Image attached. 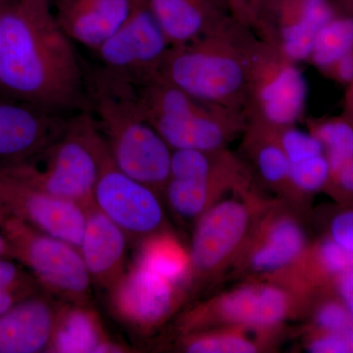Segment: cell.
Returning a JSON list of instances; mask_svg holds the SVG:
<instances>
[{
    "label": "cell",
    "instance_id": "cell-8",
    "mask_svg": "<svg viewBox=\"0 0 353 353\" xmlns=\"http://www.w3.org/2000/svg\"><path fill=\"white\" fill-rule=\"evenodd\" d=\"M94 203L137 243L163 232L165 215L157 192L121 171L105 145Z\"/></svg>",
    "mask_w": 353,
    "mask_h": 353
},
{
    "label": "cell",
    "instance_id": "cell-34",
    "mask_svg": "<svg viewBox=\"0 0 353 353\" xmlns=\"http://www.w3.org/2000/svg\"><path fill=\"white\" fill-rule=\"evenodd\" d=\"M332 240L353 252V210L343 211L331 223Z\"/></svg>",
    "mask_w": 353,
    "mask_h": 353
},
{
    "label": "cell",
    "instance_id": "cell-12",
    "mask_svg": "<svg viewBox=\"0 0 353 353\" xmlns=\"http://www.w3.org/2000/svg\"><path fill=\"white\" fill-rule=\"evenodd\" d=\"M252 224L245 202H215L197 219L190 252V275L202 277L219 268L243 241Z\"/></svg>",
    "mask_w": 353,
    "mask_h": 353
},
{
    "label": "cell",
    "instance_id": "cell-38",
    "mask_svg": "<svg viewBox=\"0 0 353 353\" xmlns=\"http://www.w3.org/2000/svg\"><path fill=\"white\" fill-rule=\"evenodd\" d=\"M17 292L10 290H0V316L17 303Z\"/></svg>",
    "mask_w": 353,
    "mask_h": 353
},
{
    "label": "cell",
    "instance_id": "cell-25",
    "mask_svg": "<svg viewBox=\"0 0 353 353\" xmlns=\"http://www.w3.org/2000/svg\"><path fill=\"white\" fill-rule=\"evenodd\" d=\"M183 348L190 353H252L257 352L253 341L240 334H187Z\"/></svg>",
    "mask_w": 353,
    "mask_h": 353
},
{
    "label": "cell",
    "instance_id": "cell-1",
    "mask_svg": "<svg viewBox=\"0 0 353 353\" xmlns=\"http://www.w3.org/2000/svg\"><path fill=\"white\" fill-rule=\"evenodd\" d=\"M0 97L65 116L90 110L87 69L50 0H0Z\"/></svg>",
    "mask_w": 353,
    "mask_h": 353
},
{
    "label": "cell",
    "instance_id": "cell-14",
    "mask_svg": "<svg viewBox=\"0 0 353 353\" xmlns=\"http://www.w3.org/2000/svg\"><path fill=\"white\" fill-rule=\"evenodd\" d=\"M85 211V230L79 252L92 285L108 292L127 269L129 239L94 203Z\"/></svg>",
    "mask_w": 353,
    "mask_h": 353
},
{
    "label": "cell",
    "instance_id": "cell-10",
    "mask_svg": "<svg viewBox=\"0 0 353 353\" xmlns=\"http://www.w3.org/2000/svg\"><path fill=\"white\" fill-rule=\"evenodd\" d=\"M0 213H8L79 250L85 211L76 202L60 199L26 182L0 166Z\"/></svg>",
    "mask_w": 353,
    "mask_h": 353
},
{
    "label": "cell",
    "instance_id": "cell-29",
    "mask_svg": "<svg viewBox=\"0 0 353 353\" xmlns=\"http://www.w3.org/2000/svg\"><path fill=\"white\" fill-rule=\"evenodd\" d=\"M290 163L324 154V146L314 134H307L296 129H285L279 141Z\"/></svg>",
    "mask_w": 353,
    "mask_h": 353
},
{
    "label": "cell",
    "instance_id": "cell-30",
    "mask_svg": "<svg viewBox=\"0 0 353 353\" xmlns=\"http://www.w3.org/2000/svg\"><path fill=\"white\" fill-rule=\"evenodd\" d=\"M256 163L261 176L270 183L290 181V162L278 143H267L259 148Z\"/></svg>",
    "mask_w": 353,
    "mask_h": 353
},
{
    "label": "cell",
    "instance_id": "cell-7",
    "mask_svg": "<svg viewBox=\"0 0 353 353\" xmlns=\"http://www.w3.org/2000/svg\"><path fill=\"white\" fill-rule=\"evenodd\" d=\"M172 46L148 0H132L126 19L94 51L106 75L137 85L159 73Z\"/></svg>",
    "mask_w": 353,
    "mask_h": 353
},
{
    "label": "cell",
    "instance_id": "cell-24",
    "mask_svg": "<svg viewBox=\"0 0 353 353\" xmlns=\"http://www.w3.org/2000/svg\"><path fill=\"white\" fill-rule=\"evenodd\" d=\"M353 50V19L331 20L316 34L311 58L321 68L334 65Z\"/></svg>",
    "mask_w": 353,
    "mask_h": 353
},
{
    "label": "cell",
    "instance_id": "cell-26",
    "mask_svg": "<svg viewBox=\"0 0 353 353\" xmlns=\"http://www.w3.org/2000/svg\"><path fill=\"white\" fill-rule=\"evenodd\" d=\"M314 134L327 152L331 175L353 158V128L347 123H324L316 129Z\"/></svg>",
    "mask_w": 353,
    "mask_h": 353
},
{
    "label": "cell",
    "instance_id": "cell-23",
    "mask_svg": "<svg viewBox=\"0 0 353 353\" xmlns=\"http://www.w3.org/2000/svg\"><path fill=\"white\" fill-rule=\"evenodd\" d=\"M220 176L211 179H174L165 190L171 208L183 219H199L219 194Z\"/></svg>",
    "mask_w": 353,
    "mask_h": 353
},
{
    "label": "cell",
    "instance_id": "cell-6",
    "mask_svg": "<svg viewBox=\"0 0 353 353\" xmlns=\"http://www.w3.org/2000/svg\"><path fill=\"white\" fill-rule=\"evenodd\" d=\"M0 225L13 250L46 292L62 301L90 304L92 280L76 246L12 216L0 213Z\"/></svg>",
    "mask_w": 353,
    "mask_h": 353
},
{
    "label": "cell",
    "instance_id": "cell-31",
    "mask_svg": "<svg viewBox=\"0 0 353 353\" xmlns=\"http://www.w3.org/2000/svg\"><path fill=\"white\" fill-rule=\"evenodd\" d=\"M317 259L323 271L336 277L353 267V252L331 238L318 246Z\"/></svg>",
    "mask_w": 353,
    "mask_h": 353
},
{
    "label": "cell",
    "instance_id": "cell-39",
    "mask_svg": "<svg viewBox=\"0 0 353 353\" xmlns=\"http://www.w3.org/2000/svg\"><path fill=\"white\" fill-rule=\"evenodd\" d=\"M13 254L12 248L9 245L8 241L0 234V256L2 255Z\"/></svg>",
    "mask_w": 353,
    "mask_h": 353
},
{
    "label": "cell",
    "instance_id": "cell-5",
    "mask_svg": "<svg viewBox=\"0 0 353 353\" xmlns=\"http://www.w3.org/2000/svg\"><path fill=\"white\" fill-rule=\"evenodd\" d=\"M143 118L171 150L218 152L234 127V109L222 108L183 92L157 75L134 85Z\"/></svg>",
    "mask_w": 353,
    "mask_h": 353
},
{
    "label": "cell",
    "instance_id": "cell-33",
    "mask_svg": "<svg viewBox=\"0 0 353 353\" xmlns=\"http://www.w3.org/2000/svg\"><path fill=\"white\" fill-rule=\"evenodd\" d=\"M308 350L313 353H352L345 330L339 333L322 332L309 343Z\"/></svg>",
    "mask_w": 353,
    "mask_h": 353
},
{
    "label": "cell",
    "instance_id": "cell-11",
    "mask_svg": "<svg viewBox=\"0 0 353 353\" xmlns=\"http://www.w3.org/2000/svg\"><path fill=\"white\" fill-rule=\"evenodd\" d=\"M250 88L260 115L272 126H290L303 112L305 80L294 62L281 55L275 57L253 48Z\"/></svg>",
    "mask_w": 353,
    "mask_h": 353
},
{
    "label": "cell",
    "instance_id": "cell-3",
    "mask_svg": "<svg viewBox=\"0 0 353 353\" xmlns=\"http://www.w3.org/2000/svg\"><path fill=\"white\" fill-rule=\"evenodd\" d=\"M215 27L169 51L159 74L199 101L236 109L250 82L253 46Z\"/></svg>",
    "mask_w": 353,
    "mask_h": 353
},
{
    "label": "cell",
    "instance_id": "cell-2",
    "mask_svg": "<svg viewBox=\"0 0 353 353\" xmlns=\"http://www.w3.org/2000/svg\"><path fill=\"white\" fill-rule=\"evenodd\" d=\"M90 110L114 163L155 192L170 180L172 150L143 118L134 85L87 69Z\"/></svg>",
    "mask_w": 353,
    "mask_h": 353
},
{
    "label": "cell",
    "instance_id": "cell-35",
    "mask_svg": "<svg viewBox=\"0 0 353 353\" xmlns=\"http://www.w3.org/2000/svg\"><path fill=\"white\" fill-rule=\"evenodd\" d=\"M27 283V279L21 274L15 264L0 257V290L18 292L24 290Z\"/></svg>",
    "mask_w": 353,
    "mask_h": 353
},
{
    "label": "cell",
    "instance_id": "cell-37",
    "mask_svg": "<svg viewBox=\"0 0 353 353\" xmlns=\"http://www.w3.org/2000/svg\"><path fill=\"white\" fill-rule=\"evenodd\" d=\"M336 73L339 78L345 82H350L353 80V53H347L345 57H341L336 64Z\"/></svg>",
    "mask_w": 353,
    "mask_h": 353
},
{
    "label": "cell",
    "instance_id": "cell-21",
    "mask_svg": "<svg viewBox=\"0 0 353 353\" xmlns=\"http://www.w3.org/2000/svg\"><path fill=\"white\" fill-rule=\"evenodd\" d=\"M305 246L301 227L290 217H281L269 225L259 245L253 250L250 264L255 271L285 268L299 259Z\"/></svg>",
    "mask_w": 353,
    "mask_h": 353
},
{
    "label": "cell",
    "instance_id": "cell-19",
    "mask_svg": "<svg viewBox=\"0 0 353 353\" xmlns=\"http://www.w3.org/2000/svg\"><path fill=\"white\" fill-rule=\"evenodd\" d=\"M172 48L190 43L217 27L208 0H148Z\"/></svg>",
    "mask_w": 353,
    "mask_h": 353
},
{
    "label": "cell",
    "instance_id": "cell-32",
    "mask_svg": "<svg viewBox=\"0 0 353 353\" xmlns=\"http://www.w3.org/2000/svg\"><path fill=\"white\" fill-rule=\"evenodd\" d=\"M315 321L322 332L339 333L352 327L353 319L343 303L328 301L323 303L316 312Z\"/></svg>",
    "mask_w": 353,
    "mask_h": 353
},
{
    "label": "cell",
    "instance_id": "cell-27",
    "mask_svg": "<svg viewBox=\"0 0 353 353\" xmlns=\"http://www.w3.org/2000/svg\"><path fill=\"white\" fill-rule=\"evenodd\" d=\"M214 152L199 150H172L170 178L211 179L221 176Z\"/></svg>",
    "mask_w": 353,
    "mask_h": 353
},
{
    "label": "cell",
    "instance_id": "cell-36",
    "mask_svg": "<svg viewBox=\"0 0 353 353\" xmlns=\"http://www.w3.org/2000/svg\"><path fill=\"white\" fill-rule=\"evenodd\" d=\"M332 174L336 176V182L341 189L353 194V158Z\"/></svg>",
    "mask_w": 353,
    "mask_h": 353
},
{
    "label": "cell",
    "instance_id": "cell-17",
    "mask_svg": "<svg viewBox=\"0 0 353 353\" xmlns=\"http://www.w3.org/2000/svg\"><path fill=\"white\" fill-rule=\"evenodd\" d=\"M131 348L109 338L101 318L90 304L63 303L48 352H132Z\"/></svg>",
    "mask_w": 353,
    "mask_h": 353
},
{
    "label": "cell",
    "instance_id": "cell-40",
    "mask_svg": "<svg viewBox=\"0 0 353 353\" xmlns=\"http://www.w3.org/2000/svg\"><path fill=\"white\" fill-rule=\"evenodd\" d=\"M345 303V306H347L348 311H350V315H352L353 319V299H350V301H345V303Z\"/></svg>",
    "mask_w": 353,
    "mask_h": 353
},
{
    "label": "cell",
    "instance_id": "cell-15",
    "mask_svg": "<svg viewBox=\"0 0 353 353\" xmlns=\"http://www.w3.org/2000/svg\"><path fill=\"white\" fill-rule=\"evenodd\" d=\"M54 297H28L0 316V353L48 352L58 313L65 303Z\"/></svg>",
    "mask_w": 353,
    "mask_h": 353
},
{
    "label": "cell",
    "instance_id": "cell-16",
    "mask_svg": "<svg viewBox=\"0 0 353 353\" xmlns=\"http://www.w3.org/2000/svg\"><path fill=\"white\" fill-rule=\"evenodd\" d=\"M50 4L65 34L94 52L126 19L132 0H50Z\"/></svg>",
    "mask_w": 353,
    "mask_h": 353
},
{
    "label": "cell",
    "instance_id": "cell-28",
    "mask_svg": "<svg viewBox=\"0 0 353 353\" xmlns=\"http://www.w3.org/2000/svg\"><path fill=\"white\" fill-rule=\"evenodd\" d=\"M330 176L331 167L324 154L290 163V182L301 192H313L321 189Z\"/></svg>",
    "mask_w": 353,
    "mask_h": 353
},
{
    "label": "cell",
    "instance_id": "cell-18",
    "mask_svg": "<svg viewBox=\"0 0 353 353\" xmlns=\"http://www.w3.org/2000/svg\"><path fill=\"white\" fill-rule=\"evenodd\" d=\"M217 309L228 322L269 328L283 321L289 310V299L276 285H245L223 297Z\"/></svg>",
    "mask_w": 353,
    "mask_h": 353
},
{
    "label": "cell",
    "instance_id": "cell-9",
    "mask_svg": "<svg viewBox=\"0 0 353 353\" xmlns=\"http://www.w3.org/2000/svg\"><path fill=\"white\" fill-rule=\"evenodd\" d=\"M108 292L109 308L116 319L139 334L161 326L181 299L180 285L136 262Z\"/></svg>",
    "mask_w": 353,
    "mask_h": 353
},
{
    "label": "cell",
    "instance_id": "cell-13",
    "mask_svg": "<svg viewBox=\"0 0 353 353\" xmlns=\"http://www.w3.org/2000/svg\"><path fill=\"white\" fill-rule=\"evenodd\" d=\"M71 117L0 97V159L10 163L41 152L66 132Z\"/></svg>",
    "mask_w": 353,
    "mask_h": 353
},
{
    "label": "cell",
    "instance_id": "cell-4",
    "mask_svg": "<svg viewBox=\"0 0 353 353\" xmlns=\"http://www.w3.org/2000/svg\"><path fill=\"white\" fill-rule=\"evenodd\" d=\"M104 148L103 139L85 111L72 116L66 132L41 152L2 167L43 192L85 209L94 203Z\"/></svg>",
    "mask_w": 353,
    "mask_h": 353
},
{
    "label": "cell",
    "instance_id": "cell-22",
    "mask_svg": "<svg viewBox=\"0 0 353 353\" xmlns=\"http://www.w3.org/2000/svg\"><path fill=\"white\" fill-rule=\"evenodd\" d=\"M134 262L176 285H181L190 275V253L171 234L164 231L139 241Z\"/></svg>",
    "mask_w": 353,
    "mask_h": 353
},
{
    "label": "cell",
    "instance_id": "cell-20",
    "mask_svg": "<svg viewBox=\"0 0 353 353\" xmlns=\"http://www.w3.org/2000/svg\"><path fill=\"white\" fill-rule=\"evenodd\" d=\"M331 20L332 11L326 0H303L299 14L283 22L279 30L281 57L294 63L307 59L316 34Z\"/></svg>",
    "mask_w": 353,
    "mask_h": 353
}]
</instances>
